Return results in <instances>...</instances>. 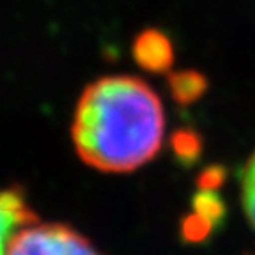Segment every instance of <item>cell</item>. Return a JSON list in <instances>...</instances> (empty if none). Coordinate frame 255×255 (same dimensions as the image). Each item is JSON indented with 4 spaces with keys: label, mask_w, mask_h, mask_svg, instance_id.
<instances>
[{
    "label": "cell",
    "mask_w": 255,
    "mask_h": 255,
    "mask_svg": "<svg viewBox=\"0 0 255 255\" xmlns=\"http://www.w3.org/2000/svg\"><path fill=\"white\" fill-rule=\"evenodd\" d=\"M165 112L147 82L131 75L103 76L80 96L71 124L76 154L101 172H133L158 154Z\"/></svg>",
    "instance_id": "obj_1"
},
{
    "label": "cell",
    "mask_w": 255,
    "mask_h": 255,
    "mask_svg": "<svg viewBox=\"0 0 255 255\" xmlns=\"http://www.w3.org/2000/svg\"><path fill=\"white\" fill-rule=\"evenodd\" d=\"M7 255H101L85 236L62 223H28L12 238Z\"/></svg>",
    "instance_id": "obj_2"
},
{
    "label": "cell",
    "mask_w": 255,
    "mask_h": 255,
    "mask_svg": "<svg viewBox=\"0 0 255 255\" xmlns=\"http://www.w3.org/2000/svg\"><path fill=\"white\" fill-rule=\"evenodd\" d=\"M174 44L159 28H145L133 41V59L149 73H170L174 66Z\"/></svg>",
    "instance_id": "obj_3"
},
{
    "label": "cell",
    "mask_w": 255,
    "mask_h": 255,
    "mask_svg": "<svg viewBox=\"0 0 255 255\" xmlns=\"http://www.w3.org/2000/svg\"><path fill=\"white\" fill-rule=\"evenodd\" d=\"M37 215L28 206L20 188L0 191V255H7L9 245L25 225L36 222Z\"/></svg>",
    "instance_id": "obj_4"
},
{
    "label": "cell",
    "mask_w": 255,
    "mask_h": 255,
    "mask_svg": "<svg viewBox=\"0 0 255 255\" xmlns=\"http://www.w3.org/2000/svg\"><path fill=\"white\" fill-rule=\"evenodd\" d=\"M207 85L209 82L206 75L197 69H181L168 73V91L172 100L183 107L199 101L206 94Z\"/></svg>",
    "instance_id": "obj_5"
},
{
    "label": "cell",
    "mask_w": 255,
    "mask_h": 255,
    "mask_svg": "<svg viewBox=\"0 0 255 255\" xmlns=\"http://www.w3.org/2000/svg\"><path fill=\"white\" fill-rule=\"evenodd\" d=\"M172 151L181 165L191 167L200 159L202 154V136L190 128H181L172 135Z\"/></svg>",
    "instance_id": "obj_6"
},
{
    "label": "cell",
    "mask_w": 255,
    "mask_h": 255,
    "mask_svg": "<svg viewBox=\"0 0 255 255\" xmlns=\"http://www.w3.org/2000/svg\"><path fill=\"white\" fill-rule=\"evenodd\" d=\"M191 206H193V211L207 218L215 227L222 225L227 215V206L216 193V190H200L191 200Z\"/></svg>",
    "instance_id": "obj_7"
},
{
    "label": "cell",
    "mask_w": 255,
    "mask_h": 255,
    "mask_svg": "<svg viewBox=\"0 0 255 255\" xmlns=\"http://www.w3.org/2000/svg\"><path fill=\"white\" fill-rule=\"evenodd\" d=\"M213 227H215V225H213L209 220L193 211L191 215L183 218V223H181V236H183V239L186 243H200V241H204L207 236L211 234Z\"/></svg>",
    "instance_id": "obj_8"
},
{
    "label": "cell",
    "mask_w": 255,
    "mask_h": 255,
    "mask_svg": "<svg viewBox=\"0 0 255 255\" xmlns=\"http://www.w3.org/2000/svg\"><path fill=\"white\" fill-rule=\"evenodd\" d=\"M241 184H243V206L250 223L255 229V152L245 165L241 172Z\"/></svg>",
    "instance_id": "obj_9"
},
{
    "label": "cell",
    "mask_w": 255,
    "mask_h": 255,
    "mask_svg": "<svg viewBox=\"0 0 255 255\" xmlns=\"http://www.w3.org/2000/svg\"><path fill=\"white\" fill-rule=\"evenodd\" d=\"M227 179V170L222 165H211L204 168L197 177V186L200 190H218Z\"/></svg>",
    "instance_id": "obj_10"
}]
</instances>
